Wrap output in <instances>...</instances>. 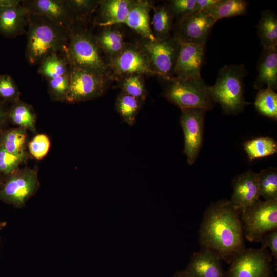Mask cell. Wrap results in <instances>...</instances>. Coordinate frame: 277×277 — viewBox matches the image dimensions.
<instances>
[{
    "instance_id": "1",
    "label": "cell",
    "mask_w": 277,
    "mask_h": 277,
    "mask_svg": "<svg viewBox=\"0 0 277 277\" xmlns=\"http://www.w3.org/2000/svg\"><path fill=\"white\" fill-rule=\"evenodd\" d=\"M240 212L228 200L213 203L206 209L199 230V243L230 263L245 249Z\"/></svg>"
},
{
    "instance_id": "33",
    "label": "cell",
    "mask_w": 277,
    "mask_h": 277,
    "mask_svg": "<svg viewBox=\"0 0 277 277\" xmlns=\"http://www.w3.org/2000/svg\"><path fill=\"white\" fill-rule=\"evenodd\" d=\"M26 138L25 132L22 128L14 129L5 134L0 147L11 153L23 154Z\"/></svg>"
},
{
    "instance_id": "11",
    "label": "cell",
    "mask_w": 277,
    "mask_h": 277,
    "mask_svg": "<svg viewBox=\"0 0 277 277\" xmlns=\"http://www.w3.org/2000/svg\"><path fill=\"white\" fill-rule=\"evenodd\" d=\"M216 22L203 11L175 22L172 36L181 44L205 45Z\"/></svg>"
},
{
    "instance_id": "34",
    "label": "cell",
    "mask_w": 277,
    "mask_h": 277,
    "mask_svg": "<svg viewBox=\"0 0 277 277\" xmlns=\"http://www.w3.org/2000/svg\"><path fill=\"white\" fill-rule=\"evenodd\" d=\"M67 2L77 23L89 17L98 6L100 1L67 0Z\"/></svg>"
},
{
    "instance_id": "40",
    "label": "cell",
    "mask_w": 277,
    "mask_h": 277,
    "mask_svg": "<svg viewBox=\"0 0 277 277\" xmlns=\"http://www.w3.org/2000/svg\"><path fill=\"white\" fill-rule=\"evenodd\" d=\"M262 247H268L271 251V256L277 259V229L265 234L262 238Z\"/></svg>"
},
{
    "instance_id": "10",
    "label": "cell",
    "mask_w": 277,
    "mask_h": 277,
    "mask_svg": "<svg viewBox=\"0 0 277 277\" xmlns=\"http://www.w3.org/2000/svg\"><path fill=\"white\" fill-rule=\"evenodd\" d=\"M206 112L200 108L181 110L180 124L184 136V153L189 165L195 162L202 146Z\"/></svg>"
},
{
    "instance_id": "24",
    "label": "cell",
    "mask_w": 277,
    "mask_h": 277,
    "mask_svg": "<svg viewBox=\"0 0 277 277\" xmlns=\"http://www.w3.org/2000/svg\"><path fill=\"white\" fill-rule=\"evenodd\" d=\"M249 3L244 0H217L205 10L216 22L224 18L244 15Z\"/></svg>"
},
{
    "instance_id": "29",
    "label": "cell",
    "mask_w": 277,
    "mask_h": 277,
    "mask_svg": "<svg viewBox=\"0 0 277 277\" xmlns=\"http://www.w3.org/2000/svg\"><path fill=\"white\" fill-rule=\"evenodd\" d=\"M254 106L262 115L272 118H277V94L271 89H260L256 96Z\"/></svg>"
},
{
    "instance_id": "12",
    "label": "cell",
    "mask_w": 277,
    "mask_h": 277,
    "mask_svg": "<svg viewBox=\"0 0 277 277\" xmlns=\"http://www.w3.org/2000/svg\"><path fill=\"white\" fill-rule=\"evenodd\" d=\"M37 171L26 169L11 176L0 190V199L22 207L38 187Z\"/></svg>"
},
{
    "instance_id": "9",
    "label": "cell",
    "mask_w": 277,
    "mask_h": 277,
    "mask_svg": "<svg viewBox=\"0 0 277 277\" xmlns=\"http://www.w3.org/2000/svg\"><path fill=\"white\" fill-rule=\"evenodd\" d=\"M70 82L66 101L71 103L96 98L106 88V76L69 64Z\"/></svg>"
},
{
    "instance_id": "3",
    "label": "cell",
    "mask_w": 277,
    "mask_h": 277,
    "mask_svg": "<svg viewBox=\"0 0 277 277\" xmlns=\"http://www.w3.org/2000/svg\"><path fill=\"white\" fill-rule=\"evenodd\" d=\"M159 78L163 96L181 110L200 108L207 111L212 109L216 104L211 86L206 84L201 76L185 79L175 76Z\"/></svg>"
},
{
    "instance_id": "39",
    "label": "cell",
    "mask_w": 277,
    "mask_h": 277,
    "mask_svg": "<svg viewBox=\"0 0 277 277\" xmlns=\"http://www.w3.org/2000/svg\"><path fill=\"white\" fill-rule=\"evenodd\" d=\"M18 94V88L12 77L7 74H0V97L16 101Z\"/></svg>"
},
{
    "instance_id": "15",
    "label": "cell",
    "mask_w": 277,
    "mask_h": 277,
    "mask_svg": "<svg viewBox=\"0 0 277 277\" xmlns=\"http://www.w3.org/2000/svg\"><path fill=\"white\" fill-rule=\"evenodd\" d=\"M21 2L0 0V33L6 37H15L27 32L30 14Z\"/></svg>"
},
{
    "instance_id": "35",
    "label": "cell",
    "mask_w": 277,
    "mask_h": 277,
    "mask_svg": "<svg viewBox=\"0 0 277 277\" xmlns=\"http://www.w3.org/2000/svg\"><path fill=\"white\" fill-rule=\"evenodd\" d=\"M69 72L49 80V91L52 98L55 100H66L69 90Z\"/></svg>"
},
{
    "instance_id": "6",
    "label": "cell",
    "mask_w": 277,
    "mask_h": 277,
    "mask_svg": "<svg viewBox=\"0 0 277 277\" xmlns=\"http://www.w3.org/2000/svg\"><path fill=\"white\" fill-rule=\"evenodd\" d=\"M240 218L244 235L250 242H261L266 233L277 229V200H259L243 210Z\"/></svg>"
},
{
    "instance_id": "8",
    "label": "cell",
    "mask_w": 277,
    "mask_h": 277,
    "mask_svg": "<svg viewBox=\"0 0 277 277\" xmlns=\"http://www.w3.org/2000/svg\"><path fill=\"white\" fill-rule=\"evenodd\" d=\"M230 264L226 277H271V256L265 248H245Z\"/></svg>"
},
{
    "instance_id": "17",
    "label": "cell",
    "mask_w": 277,
    "mask_h": 277,
    "mask_svg": "<svg viewBox=\"0 0 277 277\" xmlns=\"http://www.w3.org/2000/svg\"><path fill=\"white\" fill-rule=\"evenodd\" d=\"M205 45L181 44L175 69V77H198L204 64Z\"/></svg>"
},
{
    "instance_id": "36",
    "label": "cell",
    "mask_w": 277,
    "mask_h": 277,
    "mask_svg": "<svg viewBox=\"0 0 277 277\" xmlns=\"http://www.w3.org/2000/svg\"><path fill=\"white\" fill-rule=\"evenodd\" d=\"M196 0H172L168 2L170 11L175 22L192 14Z\"/></svg>"
},
{
    "instance_id": "28",
    "label": "cell",
    "mask_w": 277,
    "mask_h": 277,
    "mask_svg": "<svg viewBox=\"0 0 277 277\" xmlns=\"http://www.w3.org/2000/svg\"><path fill=\"white\" fill-rule=\"evenodd\" d=\"M244 148L249 160L252 161L275 154L277 151V144L271 137H261L245 142Z\"/></svg>"
},
{
    "instance_id": "2",
    "label": "cell",
    "mask_w": 277,
    "mask_h": 277,
    "mask_svg": "<svg viewBox=\"0 0 277 277\" xmlns=\"http://www.w3.org/2000/svg\"><path fill=\"white\" fill-rule=\"evenodd\" d=\"M64 26L45 18L30 14L27 30L26 58L31 65L58 52L64 53L70 31Z\"/></svg>"
},
{
    "instance_id": "43",
    "label": "cell",
    "mask_w": 277,
    "mask_h": 277,
    "mask_svg": "<svg viewBox=\"0 0 277 277\" xmlns=\"http://www.w3.org/2000/svg\"><path fill=\"white\" fill-rule=\"evenodd\" d=\"M172 277H191L184 270L176 272Z\"/></svg>"
},
{
    "instance_id": "16",
    "label": "cell",
    "mask_w": 277,
    "mask_h": 277,
    "mask_svg": "<svg viewBox=\"0 0 277 277\" xmlns=\"http://www.w3.org/2000/svg\"><path fill=\"white\" fill-rule=\"evenodd\" d=\"M233 193L229 201L241 212L260 199L258 173L249 170L238 175L232 181Z\"/></svg>"
},
{
    "instance_id": "27",
    "label": "cell",
    "mask_w": 277,
    "mask_h": 277,
    "mask_svg": "<svg viewBox=\"0 0 277 277\" xmlns=\"http://www.w3.org/2000/svg\"><path fill=\"white\" fill-rule=\"evenodd\" d=\"M143 102L121 92L116 98L115 108L123 122L132 126L136 122Z\"/></svg>"
},
{
    "instance_id": "41",
    "label": "cell",
    "mask_w": 277,
    "mask_h": 277,
    "mask_svg": "<svg viewBox=\"0 0 277 277\" xmlns=\"http://www.w3.org/2000/svg\"><path fill=\"white\" fill-rule=\"evenodd\" d=\"M217 0H196L192 14L205 11Z\"/></svg>"
},
{
    "instance_id": "19",
    "label": "cell",
    "mask_w": 277,
    "mask_h": 277,
    "mask_svg": "<svg viewBox=\"0 0 277 277\" xmlns=\"http://www.w3.org/2000/svg\"><path fill=\"white\" fill-rule=\"evenodd\" d=\"M256 69L258 74L254 82L255 89L264 85L274 91L277 88V48H263L259 56Z\"/></svg>"
},
{
    "instance_id": "30",
    "label": "cell",
    "mask_w": 277,
    "mask_h": 277,
    "mask_svg": "<svg viewBox=\"0 0 277 277\" xmlns=\"http://www.w3.org/2000/svg\"><path fill=\"white\" fill-rule=\"evenodd\" d=\"M260 196L265 200H277V171L269 167L258 173Z\"/></svg>"
},
{
    "instance_id": "32",
    "label": "cell",
    "mask_w": 277,
    "mask_h": 277,
    "mask_svg": "<svg viewBox=\"0 0 277 277\" xmlns=\"http://www.w3.org/2000/svg\"><path fill=\"white\" fill-rule=\"evenodd\" d=\"M142 76L139 74H131L123 76L120 83L122 92L144 101L147 92Z\"/></svg>"
},
{
    "instance_id": "38",
    "label": "cell",
    "mask_w": 277,
    "mask_h": 277,
    "mask_svg": "<svg viewBox=\"0 0 277 277\" xmlns=\"http://www.w3.org/2000/svg\"><path fill=\"white\" fill-rule=\"evenodd\" d=\"M50 146V141L45 134L36 135L29 143V150L35 159L40 160L47 154Z\"/></svg>"
},
{
    "instance_id": "14",
    "label": "cell",
    "mask_w": 277,
    "mask_h": 277,
    "mask_svg": "<svg viewBox=\"0 0 277 277\" xmlns=\"http://www.w3.org/2000/svg\"><path fill=\"white\" fill-rule=\"evenodd\" d=\"M110 61V67L117 75H155L148 57L141 47L126 45L118 55Z\"/></svg>"
},
{
    "instance_id": "23",
    "label": "cell",
    "mask_w": 277,
    "mask_h": 277,
    "mask_svg": "<svg viewBox=\"0 0 277 277\" xmlns=\"http://www.w3.org/2000/svg\"><path fill=\"white\" fill-rule=\"evenodd\" d=\"M258 35L263 48L277 46V16L271 10H264L256 25Z\"/></svg>"
},
{
    "instance_id": "21",
    "label": "cell",
    "mask_w": 277,
    "mask_h": 277,
    "mask_svg": "<svg viewBox=\"0 0 277 277\" xmlns=\"http://www.w3.org/2000/svg\"><path fill=\"white\" fill-rule=\"evenodd\" d=\"M151 3L147 1H135L131 8L124 24L135 31L144 39L155 40L150 25Z\"/></svg>"
},
{
    "instance_id": "37",
    "label": "cell",
    "mask_w": 277,
    "mask_h": 277,
    "mask_svg": "<svg viewBox=\"0 0 277 277\" xmlns=\"http://www.w3.org/2000/svg\"><path fill=\"white\" fill-rule=\"evenodd\" d=\"M24 159V154L11 153L0 147V173L9 174L13 173Z\"/></svg>"
},
{
    "instance_id": "7",
    "label": "cell",
    "mask_w": 277,
    "mask_h": 277,
    "mask_svg": "<svg viewBox=\"0 0 277 277\" xmlns=\"http://www.w3.org/2000/svg\"><path fill=\"white\" fill-rule=\"evenodd\" d=\"M141 47L147 55L155 75L164 78L175 76L180 43L174 37L154 41L144 39Z\"/></svg>"
},
{
    "instance_id": "31",
    "label": "cell",
    "mask_w": 277,
    "mask_h": 277,
    "mask_svg": "<svg viewBox=\"0 0 277 277\" xmlns=\"http://www.w3.org/2000/svg\"><path fill=\"white\" fill-rule=\"evenodd\" d=\"M8 116L14 124L23 128L34 130L35 114L27 104L16 102L10 109Z\"/></svg>"
},
{
    "instance_id": "26",
    "label": "cell",
    "mask_w": 277,
    "mask_h": 277,
    "mask_svg": "<svg viewBox=\"0 0 277 277\" xmlns=\"http://www.w3.org/2000/svg\"><path fill=\"white\" fill-rule=\"evenodd\" d=\"M39 64L38 73L48 81L64 75L70 70L69 62L64 54V57H61L57 53L51 54Z\"/></svg>"
},
{
    "instance_id": "13",
    "label": "cell",
    "mask_w": 277,
    "mask_h": 277,
    "mask_svg": "<svg viewBox=\"0 0 277 277\" xmlns=\"http://www.w3.org/2000/svg\"><path fill=\"white\" fill-rule=\"evenodd\" d=\"M22 5L30 14L41 16L69 29L76 24L67 0H27Z\"/></svg>"
},
{
    "instance_id": "25",
    "label": "cell",
    "mask_w": 277,
    "mask_h": 277,
    "mask_svg": "<svg viewBox=\"0 0 277 277\" xmlns=\"http://www.w3.org/2000/svg\"><path fill=\"white\" fill-rule=\"evenodd\" d=\"M174 18L168 4L154 8L152 18V31L155 40H163L170 36L174 26Z\"/></svg>"
},
{
    "instance_id": "42",
    "label": "cell",
    "mask_w": 277,
    "mask_h": 277,
    "mask_svg": "<svg viewBox=\"0 0 277 277\" xmlns=\"http://www.w3.org/2000/svg\"><path fill=\"white\" fill-rule=\"evenodd\" d=\"M7 113L0 104V126L5 121Z\"/></svg>"
},
{
    "instance_id": "45",
    "label": "cell",
    "mask_w": 277,
    "mask_h": 277,
    "mask_svg": "<svg viewBox=\"0 0 277 277\" xmlns=\"http://www.w3.org/2000/svg\"><path fill=\"white\" fill-rule=\"evenodd\" d=\"M0 184H1V177H0Z\"/></svg>"
},
{
    "instance_id": "18",
    "label": "cell",
    "mask_w": 277,
    "mask_h": 277,
    "mask_svg": "<svg viewBox=\"0 0 277 277\" xmlns=\"http://www.w3.org/2000/svg\"><path fill=\"white\" fill-rule=\"evenodd\" d=\"M222 261L213 252L201 249L192 255L184 271L191 277H226Z\"/></svg>"
},
{
    "instance_id": "22",
    "label": "cell",
    "mask_w": 277,
    "mask_h": 277,
    "mask_svg": "<svg viewBox=\"0 0 277 277\" xmlns=\"http://www.w3.org/2000/svg\"><path fill=\"white\" fill-rule=\"evenodd\" d=\"M94 38L100 49L110 60L118 55L126 46L123 34L110 27H104Z\"/></svg>"
},
{
    "instance_id": "4",
    "label": "cell",
    "mask_w": 277,
    "mask_h": 277,
    "mask_svg": "<svg viewBox=\"0 0 277 277\" xmlns=\"http://www.w3.org/2000/svg\"><path fill=\"white\" fill-rule=\"evenodd\" d=\"M247 73L243 64L225 65L219 71L211 92L215 102L225 113L238 114L250 104L244 95V78Z\"/></svg>"
},
{
    "instance_id": "20",
    "label": "cell",
    "mask_w": 277,
    "mask_h": 277,
    "mask_svg": "<svg viewBox=\"0 0 277 277\" xmlns=\"http://www.w3.org/2000/svg\"><path fill=\"white\" fill-rule=\"evenodd\" d=\"M135 2L131 0L100 1L96 24L106 27L123 24Z\"/></svg>"
},
{
    "instance_id": "44",
    "label": "cell",
    "mask_w": 277,
    "mask_h": 277,
    "mask_svg": "<svg viewBox=\"0 0 277 277\" xmlns=\"http://www.w3.org/2000/svg\"><path fill=\"white\" fill-rule=\"evenodd\" d=\"M5 224L3 222H0V229H1L4 226H5Z\"/></svg>"
},
{
    "instance_id": "5",
    "label": "cell",
    "mask_w": 277,
    "mask_h": 277,
    "mask_svg": "<svg viewBox=\"0 0 277 277\" xmlns=\"http://www.w3.org/2000/svg\"><path fill=\"white\" fill-rule=\"evenodd\" d=\"M94 38L86 31L71 28L69 37L63 54L69 64L76 67L108 76V66L101 55Z\"/></svg>"
}]
</instances>
